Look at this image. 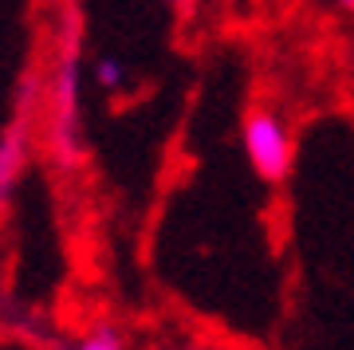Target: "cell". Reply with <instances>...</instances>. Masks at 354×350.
<instances>
[{
	"label": "cell",
	"mask_w": 354,
	"mask_h": 350,
	"mask_svg": "<svg viewBox=\"0 0 354 350\" xmlns=\"http://www.w3.org/2000/svg\"><path fill=\"white\" fill-rule=\"evenodd\" d=\"M244 154H248V165H252V174L268 185H279V181H288L291 165H295V142H291L288 126L283 118L272 111H248L244 118Z\"/></svg>",
	"instance_id": "cell-1"
},
{
	"label": "cell",
	"mask_w": 354,
	"mask_h": 350,
	"mask_svg": "<svg viewBox=\"0 0 354 350\" xmlns=\"http://www.w3.org/2000/svg\"><path fill=\"white\" fill-rule=\"evenodd\" d=\"M20 162H24V134H20V126H16L12 134H4V142H0V201L12 193Z\"/></svg>",
	"instance_id": "cell-2"
},
{
	"label": "cell",
	"mask_w": 354,
	"mask_h": 350,
	"mask_svg": "<svg viewBox=\"0 0 354 350\" xmlns=\"http://www.w3.org/2000/svg\"><path fill=\"white\" fill-rule=\"evenodd\" d=\"M71 350H122V338H118V331H111V326H95L87 338H79Z\"/></svg>",
	"instance_id": "cell-3"
},
{
	"label": "cell",
	"mask_w": 354,
	"mask_h": 350,
	"mask_svg": "<svg viewBox=\"0 0 354 350\" xmlns=\"http://www.w3.org/2000/svg\"><path fill=\"white\" fill-rule=\"evenodd\" d=\"M95 79H99L106 91H118L122 83H127V67H122L118 59H99L95 63Z\"/></svg>",
	"instance_id": "cell-4"
},
{
	"label": "cell",
	"mask_w": 354,
	"mask_h": 350,
	"mask_svg": "<svg viewBox=\"0 0 354 350\" xmlns=\"http://www.w3.org/2000/svg\"><path fill=\"white\" fill-rule=\"evenodd\" d=\"M339 4H342V8H354V0H339Z\"/></svg>",
	"instance_id": "cell-5"
},
{
	"label": "cell",
	"mask_w": 354,
	"mask_h": 350,
	"mask_svg": "<svg viewBox=\"0 0 354 350\" xmlns=\"http://www.w3.org/2000/svg\"><path fill=\"white\" fill-rule=\"evenodd\" d=\"M169 4H193V0H169Z\"/></svg>",
	"instance_id": "cell-6"
}]
</instances>
